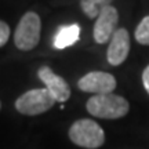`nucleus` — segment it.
I'll list each match as a JSON object with an SVG mask.
<instances>
[{"instance_id":"14","label":"nucleus","mask_w":149,"mask_h":149,"mask_svg":"<svg viewBox=\"0 0 149 149\" xmlns=\"http://www.w3.org/2000/svg\"><path fill=\"white\" fill-rule=\"evenodd\" d=\"M0 109H1V101H0Z\"/></svg>"},{"instance_id":"2","label":"nucleus","mask_w":149,"mask_h":149,"mask_svg":"<svg viewBox=\"0 0 149 149\" xmlns=\"http://www.w3.org/2000/svg\"><path fill=\"white\" fill-rule=\"evenodd\" d=\"M69 139L80 148L97 149L105 144V133L94 120L79 119L70 126Z\"/></svg>"},{"instance_id":"7","label":"nucleus","mask_w":149,"mask_h":149,"mask_svg":"<svg viewBox=\"0 0 149 149\" xmlns=\"http://www.w3.org/2000/svg\"><path fill=\"white\" fill-rule=\"evenodd\" d=\"M37 76L44 83L46 88L51 94V97L55 100V102H61L62 104V102L69 100L70 97L69 84L66 83L65 79H62L61 76L54 73L50 66H47V65L42 66L39 69V72H37Z\"/></svg>"},{"instance_id":"1","label":"nucleus","mask_w":149,"mask_h":149,"mask_svg":"<svg viewBox=\"0 0 149 149\" xmlns=\"http://www.w3.org/2000/svg\"><path fill=\"white\" fill-rule=\"evenodd\" d=\"M87 112L91 116L100 119H120L130 111V104L126 98L116 94L93 95L86 104Z\"/></svg>"},{"instance_id":"3","label":"nucleus","mask_w":149,"mask_h":149,"mask_svg":"<svg viewBox=\"0 0 149 149\" xmlns=\"http://www.w3.org/2000/svg\"><path fill=\"white\" fill-rule=\"evenodd\" d=\"M42 21L35 11L25 13L14 32V44L21 51H31L39 44Z\"/></svg>"},{"instance_id":"9","label":"nucleus","mask_w":149,"mask_h":149,"mask_svg":"<svg viewBox=\"0 0 149 149\" xmlns=\"http://www.w3.org/2000/svg\"><path fill=\"white\" fill-rule=\"evenodd\" d=\"M80 36V26L77 24L66 25L58 29V32L54 36V47L62 50L69 46H73L74 43L79 40Z\"/></svg>"},{"instance_id":"13","label":"nucleus","mask_w":149,"mask_h":149,"mask_svg":"<svg viewBox=\"0 0 149 149\" xmlns=\"http://www.w3.org/2000/svg\"><path fill=\"white\" fill-rule=\"evenodd\" d=\"M142 84H144L146 93L149 94V65L144 69V72H142Z\"/></svg>"},{"instance_id":"5","label":"nucleus","mask_w":149,"mask_h":149,"mask_svg":"<svg viewBox=\"0 0 149 149\" xmlns=\"http://www.w3.org/2000/svg\"><path fill=\"white\" fill-rule=\"evenodd\" d=\"M79 90L84 93H90L94 95H102V94H112L116 88V79L113 74L107 72H88L83 77H80L77 81Z\"/></svg>"},{"instance_id":"6","label":"nucleus","mask_w":149,"mask_h":149,"mask_svg":"<svg viewBox=\"0 0 149 149\" xmlns=\"http://www.w3.org/2000/svg\"><path fill=\"white\" fill-rule=\"evenodd\" d=\"M119 22V13L113 6H108L98 14L95 18V25L93 31V36L98 44H105L111 42L113 33L117 29Z\"/></svg>"},{"instance_id":"12","label":"nucleus","mask_w":149,"mask_h":149,"mask_svg":"<svg viewBox=\"0 0 149 149\" xmlns=\"http://www.w3.org/2000/svg\"><path fill=\"white\" fill-rule=\"evenodd\" d=\"M10 39V26L0 19V47H3Z\"/></svg>"},{"instance_id":"8","label":"nucleus","mask_w":149,"mask_h":149,"mask_svg":"<svg viewBox=\"0 0 149 149\" xmlns=\"http://www.w3.org/2000/svg\"><path fill=\"white\" fill-rule=\"evenodd\" d=\"M130 53V36H128L127 29L119 28L113 33L109 47H108L107 59L112 66H119L122 65L128 57Z\"/></svg>"},{"instance_id":"4","label":"nucleus","mask_w":149,"mask_h":149,"mask_svg":"<svg viewBox=\"0 0 149 149\" xmlns=\"http://www.w3.org/2000/svg\"><path fill=\"white\" fill-rule=\"evenodd\" d=\"M54 100L48 90L44 88H33L19 95L15 101V109L25 116H36L50 111L54 107Z\"/></svg>"},{"instance_id":"10","label":"nucleus","mask_w":149,"mask_h":149,"mask_svg":"<svg viewBox=\"0 0 149 149\" xmlns=\"http://www.w3.org/2000/svg\"><path fill=\"white\" fill-rule=\"evenodd\" d=\"M113 0H80V7L88 18H97L105 7L111 6Z\"/></svg>"},{"instance_id":"11","label":"nucleus","mask_w":149,"mask_h":149,"mask_svg":"<svg viewBox=\"0 0 149 149\" xmlns=\"http://www.w3.org/2000/svg\"><path fill=\"white\" fill-rule=\"evenodd\" d=\"M134 36H135V40H137L139 44L149 46V15L144 17L142 21L138 24Z\"/></svg>"}]
</instances>
